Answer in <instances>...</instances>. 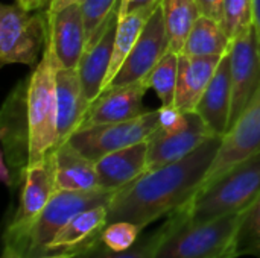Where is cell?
<instances>
[{
  "instance_id": "1",
  "label": "cell",
  "mask_w": 260,
  "mask_h": 258,
  "mask_svg": "<svg viewBox=\"0 0 260 258\" xmlns=\"http://www.w3.org/2000/svg\"><path fill=\"white\" fill-rule=\"evenodd\" d=\"M222 135H213L187 157L148 170L117 190L108 204V224L126 220L142 228L169 216L201 190Z\"/></svg>"
},
{
  "instance_id": "2",
  "label": "cell",
  "mask_w": 260,
  "mask_h": 258,
  "mask_svg": "<svg viewBox=\"0 0 260 258\" xmlns=\"http://www.w3.org/2000/svg\"><path fill=\"white\" fill-rule=\"evenodd\" d=\"M244 211L204 224H189L178 208L168 216L155 258H236L235 240Z\"/></svg>"
},
{
  "instance_id": "3",
  "label": "cell",
  "mask_w": 260,
  "mask_h": 258,
  "mask_svg": "<svg viewBox=\"0 0 260 258\" xmlns=\"http://www.w3.org/2000/svg\"><path fill=\"white\" fill-rule=\"evenodd\" d=\"M260 196V154L204 186L181 211L189 224H204L245 211Z\"/></svg>"
},
{
  "instance_id": "4",
  "label": "cell",
  "mask_w": 260,
  "mask_h": 258,
  "mask_svg": "<svg viewBox=\"0 0 260 258\" xmlns=\"http://www.w3.org/2000/svg\"><path fill=\"white\" fill-rule=\"evenodd\" d=\"M56 59L46 43L43 56L27 79L29 164L47 157L58 146Z\"/></svg>"
},
{
  "instance_id": "5",
  "label": "cell",
  "mask_w": 260,
  "mask_h": 258,
  "mask_svg": "<svg viewBox=\"0 0 260 258\" xmlns=\"http://www.w3.org/2000/svg\"><path fill=\"white\" fill-rule=\"evenodd\" d=\"M114 195L116 192L104 189L90 192L56 190L27 231L20 248L15 252L3 251V258H35L46 255L50 242L78 213L93 207L108 205Z\"/></svg>"
},
{
  "instance_id": "6",
  "label": "cell",
  "mask_w": 260,
  "mask_h": 258,
  "mask_svg": "<svg viewBox=\"0 0 260 258\" xmlns=\"http://www.w3.org/2000/svg\"><path fill=\"white\" fill-rule=\"evenodd\" d=\"M215 134L193 113H180L174 106H161V126L148 140V170L175 163Z\"/></svg>"
},
{
  "instance_id": "7",
  "label": "cell",
  "mask_w": 260,
  "mask_h": 258,
  "mask_svg": "<svg viewBox=\"0 0 260 258\" xmlns=\"http://www.w3.org/2000/svg\"><path fill=\"white\" fill-rule=\"evenodd\" d=\"M49 35L47 17L23 6L0 8V61L3 64L34 65L44 50Z\"/></svg>"
},
{
  "instance_id": "8",
  "label": "cell",
  "mask_w": 260,
  "mask_h": 258,
  "mask_svg": "<svg viewBox=\"0 0 260 258\" xmlns=\"http://www.w3.org/2000/svg\"><path fill=\"white\" fill-rule=\"evenodd\" d=\"M160 126L161 108L148 111L126 122L79 128L66 141L96 163L114 151L149 140Z\"/></svg>"
},
{
  "instance_id": "9",
  "label": "cell",
  "mask_w": 260,
  "mask_h": 258,
  "mask_svg": "<svg viewBox=\"0 0 260 258\" xmlns=\"http://www.w3.org/2000/svg\"><path fill=\"white\" fill-rule=\"evenodd\" d=\"M55 192V161L52 151L43 160L27 164L24 170L18 207L5 234V251L15 252L20 248L27 231Z\"/></svg>"
},
{
  "instance_id": "10",
  "label": "cell",
  "mask_w": 260,
  "mask_h": 258,
  "mask_svg": "<svg viewBox=\"0 0 260 258\" xmlns=\"http://www.w3.org/2000/svg\"><path fill=\"white\" fill-rule=\"evenodd\" d=\"M3 181L14 187L23 181L29 164L27 81L21 82L8 97L2 111Z\"/></svg>"
},
{
  "instance_id": "11",
  "label": "cell",
  "mask_w": 260,
  "mask_h": 258,
  "mask_svg": "<svg viewBox=\"0 0 260 258\" xmlns=\"http://www.w3.org/2000/svg\"><path fill=\"white\" fill-rule=\"evenodd\" d=\"M257 154H260V90L227 134L222 135L203 187Z\"/></svg>"
},
{
  "instance_id": "12",
  "label": "cell",
  "mask_w": 260,
  "mask_h": 258,
  "mask_svg": "<svg viewBox=\"0 0 260 258\" xmlns=\"http://www.w3.org/2000/svg\"><path fill=\"white\" fill-rule=\"evenodd\" d=\"M232 114L230 126L260 90V46L254 24L236 36L230 47ZM230 129V128H229Z\"/></svg>"
},
{
  "instance_id": "13",
  "label": "cell",
  "mask_w": 260,
  "mask_h": 258,
  "mask_svg": "<svg viewBox=\"0 0 260 258\" xmlns=\"http://www.w3.org/2000/svg\"><path fill=\"white\" fill-rule=\"evenodd\" d=\"M169 50L171 40L166 29L161 6L158 5V8L151 14L149 20L146 21L139 40L126 56L125 62L122 64L113 81L108 84V87H105L104 90L123 87L145 78Z\"/></svg>"
},
{
  "instance_id": "14",
  "label": "cell",
  "mask_w": 260,
  "mask_h": 258,
  "mask_svg": "<svg viewBox=\"0 0 260 258\" xmlns=\"http://www.w3.org/2000/svg\"><path fill=\"white\" fill-rule=\"evenodd\" d=\"M119 18H120V0L117 2L110 17L87 40L85 52L78 65V71L82 81V88L90 103L104 90V84L114 52Z\"/></svg>"
},
{
  "instance_id": "15",
  "label": "cell",
  "mask_w": 260,
  "mask_h": 258,
  "mask_svg": "<svg viewBox=\"0 0 260 258\" xmlns=\"http://www.w3.org/2000/svg\"><path fill=\"white\" fill-rule=\"evenodd\" d=\"M148 90L149 84L146 76L123 87L104 90L88 105L79 128L119 123L140 117L149 111L143 106V96Z\"/></svg>"
},
{
  "instance_id": "16",
  "label": "cell",
  "mask_w": 260,
  "mask_h": 258,
  "mask_svg": "<svg viewBox=\"0 0 260 258\" xmlns=\"http://www.w3.org/2000/svg\"><path fill=\"white\" fill-rule=\"evenodd\" d=\"M47 46L56 59L58 68L78 67L87 44V30L81 5H72L47 15Z\"/></svg>"
},
{
  "instance_id": "17",
  "label": "cell",
  "mask_w": 260,
  "mask_h": 258,
  "mask_svg": "<svg viewBox=\"0 0 260 258\" xmlns=\"http://www.w3.org/2000/svg\"><path fill=\"white\" fill-rule=\"evenodd\" d=\"M107 224L108 205H99L78 213L50 242L47 254H69L73 257L85 254L101 242Z\"/></svg>"
},
{
  "instance_id": "18",
  "label": "cell",
  "mask_w": 260,
  "mask_h": 258,
  "mask_svg": "<svg viewBox=\"0 0 260 258\" xmlns=\"http://www.w3.org/2000/svg\"><path fill=\"white\" fill-rule=\"evenodd\" d=\"M224 56H187L178 53V81L174 108L180 113L195 111Z\"/></svg>"
},
{
  "instance_id": "19",
  "label": "cell",
  "mask_w": 260,
  "mask_h": 258,
  "mask_svg": "<svg viewBox=\"0 0 260 258\" xmlns=\"http://www.w3.org/2000/svg\"><path fill=\"white\" fill-rule=\"evenodd\" d=\"M195 113L204 120L215 135H225L232 114V71L230 52L221 59L215 76L200 99Z\"/></svg>"
},
{
  "instance_id": "20",
  "label": "cell",
  "mask_w": 260,
  "mask_h": 258,
  "mask_svg": "<svg viewBox=\"0 0 260 258\" xmlns=\"http://www.w3.org/2000/svg\"><path fill=\"white\" fill-rule=\"evenodd\" d=\"M99 187L117 192L148 172V140L114 151L96 161Z\"/></svg>"
},
{
  "instance_id": "21",
  "label": "cell",
  "mask_w": 260,
  "mask_h": 258,
  "mask_svg": "<svg viewBox=\"0 0 260 258\" xmlns=\"http://www.w3.org/2000/svg\"><path fill=\"white\" fill-rule=\"evenodd\" d=\"M55 82L58 106V144H61L79 128L90 102L85 97L78 67L56 68Z\"/></svg>"
},
{
  "instance_id": "22",
  "label": "cell",
  "mask_w": 260,
  "mask_h": 258,
  "mask_svg": "<svg viewBox=\"0 0 260 258\" xmlns=\"http://www.w3.org/2000/svg\"><path fill=\"white\" fill-rule=\"evenodd\" d=\"M53 161L56 190L90 192L101 189L96 163L69 141H62L53 149Z\"/></svg>"
},
{
  "instance_id": "23",
  "label": "cell",
  "mask_w": 260,
  "mask_h": 258,
  "mask_svg": "<svg viewBox=\"0 0 260 258\" xmlns=\"http://www.w3.org/2000/svg\"><path fill=\"white\" fill-rule=\"evenodd\" d=\"M232 40L219 21L200 15L192 26L181 53L187 56H224L230 52Z\"/></svg>"
},
{
  "instance_id": "24",
  "label": "cell",
  "mask_w": 260,
  "mask_h": 258,
  "mask_svg": "<svg viewBox=\"0 0 260 258\" xmlns=\"http://www.w3.org/2000/svg\"><path fill=\"white\" fill-rule=\"evenodd\" d=\"M158 5H152V6H148V8L134 11V12H129V14L120 15L119 24H117V32H116L114 52H113L110 70H108L104 88L108 87V84L113 81V78L116 76V73L119 71V68L125 62L126 56L129 55V52L133 50L136 41L139 40L146 21L149 20L151 14L158 8Z\"/></svg>"
},
{
  "instance_id": "25",
  "label": "cell",
  "mask_w": 260,
  "mask_h": 258,
  "mask_svg": "<svg viewBox=\"0 0 260 258\" xmlns=\"http://www.w3.org/2000/svg\"><path fill=\"white\" fill-rule=\"evenodd\" d=\"M166 29L171 40V50L181 53L186 38L201 15L195 0H161L160 2Z\"/></svg>"
},
{
  "instance_id": "26",
  "label": "cell",
  "mask_w": 260,
  "mask_h": 258,
  "mask_svg": "<svg viewBox=\"0 0 260 258\" xmlns=\"http://www.w3.org/2000/svg\"><path fill=\"white\" fill-rule=\"evenodd\" d=\"M149 88L161 100V106H174L177 81H178V53L169 50L158 64L146 75Z\"/></svg>"
},
{
  "instance_id": "27",
  "label": "cell",
  "mask_w": 260,
  "mask_h": 258,
  "mask_svg": "<svg viewBox=\"0 0 260 258\" xmlns=\"http://www.w3.org/2000/svg\"><path fill=\"white\" fill-rule=\"evenodd\" d=\"M166 224H163L158 230L154 233L140 237L134 246H131L126 251H111L108 249L102 242H99L94 248L87 251L85 254L79 255L76 258H155V252L161 243V240L166 236Z\"/></svg>"
},
{
  "instance_id": "28",
  "label": "cell",
  "mask_w": 260,
  "mask_h": 258,
  "mask_svg": "<svg viewBox=\"0 0 260 258\" xmlns=\"http://www.w3.org/2000/svg\"><path fill=\"white\" fill-rule=\"evenodd\" d=\"M235 255L260 258V196L244 211L235 240Z\"/></svg>"
},
{
  "instance_id": "29",
  "label": "cell",
  "mask_w": 260,
  "mask_h": 258,
  "mask_svg": "<svg viewBox=\"0 0 260 258\" xmlns=\"http://www.w3.org/2000/svg\"><path fill=\"white\" fill-rule=\"evenodd\" d=\"M221 27L233 41L253 26V0H224Z\"/></svg>"
},
{
  "instance_id": "30",
  "label": "cell",
  "mask_w": 260,
  "mask_h": 258,
  "mask_svg": "<svg viewBox=\"0 0 260 258\" xmlns=\"http://www.w3.org/2000/svg\"><path fill=\"white\" fill-rule=\"evenodd\" d=\"M142 230H143L142 227L133 222H126V220L111 222L107 224L105 230L102 231L101 242L111 251L116 252L126 251L137 243Z\"/></svg>"
},
{
  "instance_id": "31",
  "label": "cell",
  "mask_w": 260,
  "mask_h": 258,
  "mask_svg": "<svg viewBox=\"0 0 260 258\" xmlns=\"http://www.w3.org/2000/svg\"><path fill=\"white\" fill-rule=\"evenodd\" d=\"M117 2L119 0H84V3L81 5V9H82V15L85 21L87 40L110 17Z\"/></svg>"
},
{
  "instance_id": "32",
  "label": "cell",
  "mask_w": 260,
  "mask_h": 258,
  "mask_svg": "<svg viewBox=\"0 0 260 258\" xmlns=\"http://www.w3.org/2000/svg\"><path fill=\"white\" fill-rule=\"evenodd\" d=\"M198 11L201 15L213 18L216 21L221 20V12H222V5L224 0H195Z\"/></svg>"
},
{
  "instance_id": "33",
  "label": "cell",
  "mask_w": 260,
  "mask_h": 258,
  "mask_svg": "<svg viewBox=\"0 0 260 258\" xmlns=\"http://www.w3.org/2000/svg\"><path fill=\"white\" fill-rule=\"evenodd\" d=\"M161 0H120V15L152 6V5H158Z\"/></svg>"
},
{
  "instance_id": "34",
  "label": "cell",
  "mask_w": 260,
  "mask_h": 258,
  "mask_svg": "<svg viewBox=\"0 0 260 258\" xmlns=\"http://www.w3.org/2000/svg\"><path fill=\"white\" fill-rule=\"evenodd\" d=\"M84 0H49L47 3V12H46V17L47 15H52L67 6H72V5H82Z\"/></svg>"
},
{
  "instance_id": "35",
  "label": "cell",
  "mask_w": 260,
  "mask_h": 258,
  "mask_svg": "<svg viewBox=\"0 0 260 258\" xmlns=\"http://www.w3.org/2000/svg\"><path fill=\"white\" fill-rule=\"evenodd\" d=\"M17 3L27 11H37V9L43 8L44 5H47L49 0H17Z\"/></svg>"
},
{
  "instance_id": "36",
  "label": "cell",
  "mask_w": 260,
  "mask_h": 258,
  "mask_svg": "<svg viewBox=\"0 0 260 258\" xmlns=\"http://www.w3.org/2000/svg\"><path fill=\"white\" fill-rule=\"evenodd\" d=\"M253 24L257 32V40L260 46V0H253Z\"/></svg>"
},
{
  "instance_id": "37",
  "label": "cell",
  "mask_w": 260,
  "mask_h": 258,
  "mask_svg": "<svg viewBox=\"0 0 260 258\" xmlns=\"http://www.w3.org/2000/svg\"><path fill=\"white\" fill-rule=\"evenodd\" d=\"M35 258H76L73 255H69V254H47V255H41V257Z\"/></svg>"
}]
</instances>
